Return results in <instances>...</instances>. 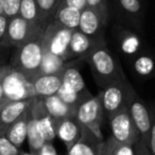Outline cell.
Returning <instances> with one entry per match:
<instances>
[{"label": "cell", "instance_id": "7402d4cb", "mask_svg": "<svg viewBox=\"0 0 155 155\" xmlns=\"http://www.w3.org/2000/svg\"><path fill=\"white\" fill-rule=\"evenodd\" d=\"M80 10L61 3L54 14L53 20L67 29L77 30L79 28V24H80Z\"/></svg>", "mask_w": 155, "mask_h": 155}, {"label": "cell", "instance_id": "484cf974", "mask_svg": "<svg viewBox=\"0 0 155 155\" xmlns=\"http://www.w3.org/2000/svg\"><path fill=\"white\" fill-rule=\"evenodd\" d=\"M56 95L66 104H68V105L72 106L74 108H77L82 102H84L85 100L93 96L89 91H86V93H77V91L68 88V87H66L63 84L61 86V88L58 89Z\"/></svg>", "mask_w": 155, "mask_h": 155}, {"label": "cell", "instance_id": "3957f363", "mask_svg": "<svg viewBox=\"0 0 155 155\" xmlns=\"http://www.w3.org/2000/svg\"><path fill=\"white\" fill-rule=\"evenodd\" d=\"M1 84L5 104L36 98L30 80H28L19 71L12 68L11 65H5L3 68Z\"/></svg>", "mask_w": 155, "mask_h": 155}, {"label": "cell", "instance_id": "4dcf8cb0", "mask_svg": "<svg viewBox=\"0 0 155 155\" xmlns=\"http://www.w3.org/2000/svg\"><path fill=\"white\" fill-rule=\"evenodd\" d=\"M20 3H21V0H5L3 15L9 20L19 16Z\"/></svg>", "mask_w": 155, "mask_h": 155}, {"label": "cell", "instance_id": "d590c367", "mask_svg": "<svg viewBox=\"0 0 155 155\" xmlns=\"http://www.w3.org/2000/svg\"><path fill=\"white\" fill-rule=\"evenodd\" d=\"M8 24H9V19L5 15H0V45H1L5 36Z\"/></svg>", "mask_w": 155, "mask_h": 155}, {"label": "cell", "instance_id": "1f68e13d", "mask_svg": "<svg viewBox=\"0 0 155 155\" xmlns=\"http://www.w3.org/2000/svg\"><path fill=\"white\" fill-rule=\"evenodd\" d=\"M20 152L21 150L11 143L5 136L0 137V155H20Z\"/></svg>", "mask_w": 155, "mask_h": 155}, {"label": "cell", "instance_id": "9a60e30c", "mask_svg": "<svg viewBox=\"0 0 155 155\" xmlns=\"http://www.w3.org/2000/svg\"><path fill=\"white\" fill-rule=\"evenodd\" d=\"M34 99L10 102L0 110V137L5 136L8 129L30 107Z\"/></svg>", "mask_w": 155, "mask_h": 155}, {"label": "cell", "instance_id": "7c38bea8", "mask_svg": "<svg viewBox=\"0 0 155 155\" xmlns=\"http://www.w3.org/2000/svg\"><path fill=\"white\" fill-rule=\"evenodd\" d=\"M106 43L105 37H89L81 31L73 30L68 49V61L84 58L94 48Z\"/></svg>", "mask_w": 155, "mask_h": 155}, {"label": "cell", "instance_id": "9c48e42d", "mask_svg": "<svg viewBox=\"0 0 155 155\" xmlns=\"http://www.w3.org/2000/svg\"><path fill=\"white\" fill-rule=\"evenodd\" d=\"M108 121L112 131V137L116 141L134 147V144L140 139L139 133L127 107L110 116Z\"/></svg>", "mask_w": 155, "mask_h": 155}, {"label": "cell", "instance_id": "44dd1931", "mask_svg": "<svg viewBox=\"0 0 155 155\" xmlns=\"http://www.w3.org/2000/svg\"><path fill=\"white\" fill-rule=\"evenodd\" d=\"M31 105H32V104H31ZM31 105H30V107L8 129V131L5 132V134L7 139L18 149L21 148L25 140L27 139L28 122L31 117Z\"/></svg>", "mask_w": 155, "mask_h": 155}, {"label": "cell", "instance_id": "d6986e66", "mask_svg": "<svg viewBox=\"0 0 155 155\" xmlns=\"http://www.w3.org/2000/svg\"><path fill=\"white\" fill-rule=\"evenodd\" d=\"M81 61H84L83 58H78L67 62L65 68L62 71V80L63 85H65L68 88L77 91V93H86L89 91L87 89L85 82L83 80V77L80 72V64Z\"/></svg>", "mask_w": 155, "mask_h": 155}, {"label": "cell", "instance_id": "d6a6232c", "mask_svg": "<svg viewBox=\"0 0 155 155\" xmlns=\"http://www.w3.org/2000/svg\"><path fill=\"white\" fill-rule=\"evenodd\" d=\"M134 152H135V155H152L150 152V149H149V146L143 142L141 139H139L135 144H134Z\"/></svg>", "mask_w": 155, "mask_h": 155}, {"label": "cell", "instance_id": "d4e9b609", "mask_svg": "<svg viewBox=\"0 0 155 155\" xmlns=\"http://www.w3.org/2000/svg\"><path fill=\"white\" fill-rule=\"evenodd\" d=\"M67 62L62 58L54 55L50 52L44 51L43 61H41V68L38 74H55L60 73L65 68Z\"/></svg>", "mask_w": 155, "mask_h": 155}, {"label": "cell", "instance_id": "277c9868", "mask_svg": "<svg viewBox=\"0 0 155 155\" xmlns=\"http://www.w3.org/2000/svg\"><path fill=\"white\" fill-rule=\"evenodd\" d=\"M132 89L133 86L129 82L127 78L115 81L101 89L98 95L101 99L104 115L107 118L127 107V98Z\"/></svg>", "mask_w": 155, "mask_h": 155}, {"label": "cell", "instance_id": "83f0119b", "mask_svg": "<svg viewBox=\"0 0 155 155\" xmlns=\"http://www.w3.org/2000/svg\"><path fill=\"white\" fill-rule=\"evenodd\" d=\"M19 16L21 18H24L25 20H27V21L31 22V24L43 26V25L41 24L39 10H38V5H37L36 0H21Z\"/></svg>", "mask_w": 155, "mask_h": 155}, {"label": "cell", "instance_id": "6da1fadb", "mask_svg": "<svg viewBox=\"0 0 155 155\" xmlns=\"http://www.w3.org/2000/svg\"><path fill=\"white\" fill-rule=\"evenodd\" d=\"M83 60L88 64L91 74L101 89L115 81L127 78L119 60L108 49L106 43L94 48Z\"/></svg>", "mask_w": 155, "mask_h": 155}, {"label": "cell", "instance_id": "836d02e7", "mask_svg": "<svg viewBox=\"0 0 155 155\" xmlns=\"http://www.w3.org/2000/svg\"><path fill=\"white\" fill-rule=\"evenodd\" d=\"M61 3H64L66 5H69V7H72L74 9H78L82 11L85 8H87L86 5V0H62Z\"/></svg>", "mask_w": 155, "mask_h": 155}, {"label": "cell", "instance_id": "ffe728a7", "mask_svg": "<svg viewBox=\"0 0 155 155\" xmlns=\"http://www.w3.org/2000/svg\"><path fill=\"white\" fill-rule=\"evenodd\" d=\"M41 100L46 112L51 116L55 121H60L69 117H75L77 108L66 104L58 95L50 96V97L39 98Z\"/></svg>", "mask_w": 155, "mask_h": 155}, {"label": "cell", "instance_id": "5b68a950", "mask_svg": "<svg viewBox=\"0 0 155 155\" xmlns=\"http://www.w3.org/2000/svg\"><path fill=\"white\" fill-rule=\"evenodd\" d=\"M117 22L135 32L141 31L144 20L143 0H112Z\"/></svg>", "mask_w": 155, "mask_h": 155}, {"label": "cell", "instance_id": "e575fe53", "mask_svg": "<svg viewBox=\"0 0 155 155\" xmlns=\"http://www.w3.org/2000/svg\"><path fill=\"white\" fill-rule=\"evenodd\" d=\"M149 149L152 155H155V117L152 118V127L150 131V139H149Z\"/></svg>", "mask_w": 155, "mask_h": 155}, {"label": "cell", "instance_id": "603a6c76", "mask_svg": "<svg viewBox=\"0 0 155 155\" xmlns=\"http://www.w3.org/2000/svg\"><path fill=\"white\" fill-rule=\"evenodd\" d=\"M27 140H28L29 148H30V153H32L33 155H38L41 148L46 143L45 139H44L43 135H41V131H39V127L37 125L36 120L32 116V113H31V117L28 122Z\"/></svg>", "mask_w": 155, "mask_h": 155}, {"label": "cell", "instance_id": "f546056e", "mask_svg": "<svg viewBox=\"0 0 155 155\" xmlns=\"http://www.w3.org/2000/svg\"><path fill=\"white\" fill-rule=\"evenodd\" d=\"M86 5L88 8L95 10L103 17L106 22L110 19V5L108 0H86Z\"/></svg>", "mask_w": 155, "mask_h": 155}, {"label": "cell", "instance_id": "8992f818", "mask_svg": "<svg viewBox=\"0 0 155 155\" xmlns=\"http://www.w3.org/2000/svg\"><path fill=\"white\" fill-rule=\"evenodd\" d=\"M73 30L61 26L52 20L46 26L43 35L44 51L50 52L54 55L68 61V49Z\"/></svg>", "mask_w": 155, "mask_h": 155}, {"label": "cell", "instance_id": "f1b7e54d", "mask_svg": "<svg viewBox=\"0 0 155 155\" xmlns=\"http://www.w3.org/2000/svg\"><path fill=\"white\" fill-rule=\"evenodd\" d=\"M110 155H135L134 148L129 144H123L116 141L110 136L105 140Z\"/></svg>", "mask_w": 155, "mask_h": 155}, {"label": "cell", "instance_id": "4316f807", "mask_svg": "<svg viewBox=\"0 0 155 155\" xmlns=\"http://www.w3.org/2000/svg\"><path fill=\"white\" fill-rule=\"evenodd\" d=\"M39 10V18L43 26H47L53 20L54 14L62 0H36Z\"/></svg>", "mask_w": 155, "mask_h": 155}, {"label": "cell", "instance_id": "f35d334b", "mask_svg": "<svg viewBox=\"0 0 155 155\" xmlns=\"http://www.w3.org/2000/svg\"><path fill=\"white\" fill-rule=\"evenodd\" d=\"M3 3L5 0H0V15H3Z\"/></svg>", "mask_w": 155, "mask_h": 155}, {"label": "cell", "instance_id": "ab89813d", "mask_svg": "<svg viewBox=\"0 0 155 155\" xmlns=\"http://www.w3.org/2000/svg\"><path fill=\"white\" fill-rule=\"evenodd\" d=\"M5 65H3L2 63L0 62V75L2 74V71H3V68H5Z\"/></svg>", "mask_w": 155, "mask_h": 155}, {"label": "cell", "instance_id": "5bb4252c", "mask_svg": "<svg viewBox=\"0 0 155 155\" xmlns=\"http://www.w3.org/2000/svg\"><path fill=\"white\" fill-rule=\"evenodd\" d=\"M31 113L36 120L39 131H41L45 141L52 142L54 138L56 137V121L52 119L51 116L46 112L45 107L41 103V100L39 98H35V100L33 101L32 105H31Z\"/></svg>", "mask_w": 155, "mask_h": 155}, {"label": "cell", "instance_id": "ac0fdd59", "mask_svg": "<svg viewBox=\"0 0 155 155\" xmlns=\"http://www.w3.org/2000/svg\"><path fill=\"white\" fill-rule=\"evenodd\" d=\"M55 133L56 137L60 138L66 146L67 150H69L80 139L82 134V125L78 122L75 117H69V118L56 121Z\"/></svg>", "mask_w": 155, "mask_h": 155}, {"label": "cell", "instance_id": "8d00e7d4", "mask_svg": "<svg viewBox=\"0 0 155 155\" xmlns=\"http://www.w3.org/2000/svg\"><path fill=\"white\" fill-rule=\"evenodd\" d=\"M1 75H0V110H1L5 105H7V104H5V95H3L2 84H1Z\"/></svg>", "mask_w": 155, "mask_h": 155}, {"label": "cell", "instance_id": "4fadbf2b", "mask_svg": "<svg viewBox=\"0 0 155 155\" xmlns=\"http://www.w3.org/2000/svg\"><path fill=\"white\" fill-rule=\"evenodd\" d=\"M106 25L107 22L98 12L87 7L81 11L78 30L89 37H104V27Z\"/></svg>", "mask_w": 155, "mask_h": 155}, {"label": "cell", "instance_id": "e0dca14e", "mask_svg": "<svg viewBox=\"0 0 155 155\" xmlns=\"http://www.w3.org/2000/svg\"><path fill=\"white\" fill-rule=\"evenodd\" d=\"M30 82L36 98L50 97L56 95L62 86V72L55 74H38L30 80Z\"/></svg>", "mask_w": 155, "mask_h": 155}, {"label": "cell", "instance_id": "74e56055", "mask_svg": "<svg viewBox=\"0 0 155 155\" xmlns=\"http://www.w3.org/2000/svg\"><path fill=\"white\" fill-rule=\"evenodd\" d=\"M99 155H110V153H108V149H107V146H106V142L105 140H104L103 142H102V146H101V150H100V153Z\"/></svg>", "mask_w": 155, "mask_h": 155}, {"label": "cell", "instance_id": "52a82bcc", "mask_svg": "<svg viewBox=\"0 0 155 155\" xmlns=\"http://www.w3.org/2000/svg\"><path fill=\"white\" fill-rule=\"evenodd\" d=\"M104 110L100 96H91L77 107L75 119L82 127L91 130L96 136L103 139L101 124L103 121Z\"/></svg>", "mask_w": 155, "mask_h": 155}, {"label": "cell", "instance_id": "ba28073f", "mask_svg": "<svg viewBox=\"0 0 155 155\" xmlns=\"http://www.w3.org/2000/svg\"><path fill=\"white\" fill-rule=\"evenodd\" d=\"M127 108L129 110L131 118L139 133L140 139L149 146L150 131L152 127V118L148 106L146 105L141 98L138 96L135 89H132L127 98Z\"/></svg>", "mask_w": 155, "mask_h": 155}, {"label": "cell", "instance_id": "8fae6325", "mask_svg": "<svg viewBox=\"0 0 155 155\" xmlns=\"http://www.w3.org/2000/svg\"><path fill=\"white\" fill-rule=\"evenodd\" d=\"M113 33L119 51L125 58L132 60L141 53V39L139 38L137 32L116 24L113 29Z\"/></svg>", "mask_w": 155, "mask_h": 155}, {"label": "cell", "instance_id": "60d3db41", "mask_svg": "<svg viewBox=\"0 0 155 155\" xmlns=\"http://www.w3.org/2000/svg\"><path fill=\"white\" fill-rule=\"evenodd\" d=\"M20 155H33V154L30 152H25V151H21V152H20Z\"/></svg>", "mask_w": 155, "mask_h": 155}, {"label": "cell", "instance_id": "2e32d148", "mask_svg": "<svg viewBox=\"0 0 155 155\" xmlns=\"http://www.w3.org/2000/svg\"><path fill=\"white\" fill-rule=\"evenodd\" d=\"M103 141L91 130L82 127L80 139L69 149L68 155H99Z\"/></svg>", "mask_w": 155, "mask_h": 155}, {"label": "cell", "instance_id": "cb8c5ba5", "mask_svg": "<svg viewBox=\"0 0 155 155\" xmlns=\"http://www.w3.org/2000/svg\"><path fill=\"white\" fill-rule=\"evenodd\" d=\"M134 72L139 77H150L155 72V60L148 53H140L131 60Z\"/></svg>", "mask_w": 155, "mask_h": 155}, {"label": "cell", "instance_id": "30bf717a", "mask_svg": "<svg viewBox=\"0 0 155 155\" xmlns=\"http://www.w3.org/2000/svg\"><path fill=\"white\" fill-rule=\"evenodd\" d=\"M44 28V26L27 21L20 16L12 18L9 20L5 36L1 46L5 48H18Z\"/></svg>", "mask_w": 155, "mask_h": 155}, {"label": "cell", "instance_id": "7a4b0ae2", "mask_svg": "<svg viewBox=\"0 0 155 155\" xmlns=\"http://www.w3.org/2000/svg\"><path fill=\"white\" fill-rule=\"evenodd\" d=\"M45 28L39 30L20 47L16 48L17 50L12 58V68L22 73L28 80H32L39 73L44 56L43 35Z\"/></svg>", "mask_w": 155, "mask_h": 155}]
</instances>
